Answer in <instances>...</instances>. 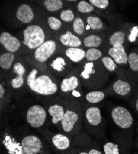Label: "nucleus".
<instances>
[{"label": "nucleus", "instance_id": "nucleus-1", "mask_svg": "<svg viewBox=\"0 0 138 154\" xmlns=\"http://www.w3.org/2000/svg\"><path fill=\"white\" fill-rule=\"evenodd\" d=\"M27 62L30 66V70L27 76L28 91L37 99L58 96L61 80L50 73L45 65Z\"/></svg>", "mask_w": 138, "mask_h": 154}, {"label": "nucleus", "instance_id": "nucleus-2", "mask_svg": "<svg viewBox=\"0 0 138 154\" xmlns=\"http://www.w3.org/2000/svg\"><path fill=\"white\" fill-rule=\"evenodd\" d=\"M43 13L35 2H19L4 9L3 19L9 27L22 29L40 18Z\"/></svg>", "mask_w": 138, "mask_h": 154}, {"label": "nucleus", "instance_id": "nucleus-3", "mask_svg": "<svg viewBox=\"0 0 138 154\" xmlns=\"http://www.w3.org/2000/svg\"><path fill=\"white\" fill-rule=\"evenodd\" d=\"M37 130L47 141L50 149L56 154L70 148L95 147L98 149L100 147L98 143L85 131L78 137L71 138L61 132L54 133L43 128Z\"/></svg>", "mask_w": 138, "mask_h": 154}, {"label": "nucleus", "instance_id": "nucleus-4", "mask_svg": "<svg viewBox=\"0 0 138 154\" xmlns=\"http://www.w3.org/2000/svg\"><path fill=\"white\" fill-rule=\"evenodd\" d=\"M122 22L117 26L111 27L107 33V40L104 51L111 57L118 66L127 68L129 43L127 34Z\"/></svg>", "mask_w": 138, "mask_h": 154}, {"label": "nucleus", "instance_id": "nucleus-5", "mask_svg": "<svg viewBox=\"0 0 138 154\" xmlns=\"http://www.w3.org/2000/svg\"><path fill=\"white\" fill-rule=\"evenodd\" d=\"M24 46L22 56H27L53 36L42 16L17 33Z\"/></svg>", "mask_w": 138, "mask_h": 154}, {"label": "nucleus", "instance_id": "nucleus-6", "mask_svg": "<svg viewBox=\"0 0 138 154\" xmlns=\"http://www.w3.org/2000/svg\"><path fill=\"white\" fill-rule=\"evenodd\" d=\"M82 87L88 91L101 89L108 83L109 73L101 62H88L85 60L77 66Z\"/></svg>", "mask_w": 138, "mask_h": 154}, {"label": "nucleus", "instance_id": "nucleus-7", "mask_svg": "<svg viewBox=\"0 0 138 154\" xmlns=\"http://www.w3.org/2000/svg\"><path fill=\"white\" fill-rule=\"evenodd\" d=\"M81 107L84 131L96 140H105L107 122L100 108L84 102L81 103Z\"/></svg>", "mask_w": 138, "mask_h": 154}, {"label": "nucleus", "instance_id": "nucleus-8", "mask_svg": "<svg viewBox=\"0 0 138 154\" xmlns=\"http://www.w3.org/2000/svg\"><path fill=\"white\" fill-rule=\"evenodd\" d=\"M83 117L81 103L76 100H69L66 112L61 122V133L71 138L81 136L83 131Z\"/></svg>", "mask_w": 138, "mask_h": 154}, {"label": "nucleus", "instance_id": "nucleus-9", "mask_svg": "<svg viewBox=\"0 0 138 154\" xmlns=\"http://www.w3.org/2000/svg\"><path fill=\"white\" fill-rule=\"evenodd\" d=\"M29 70V64L26 59L22 56H19L6 80L13 96L27 88V76Z\"/></svg>", "mask_w": 138, "mask_h": 154}, {"label": "nucleus", "instance_id": "nucleus-10", "mask_svg": "<svg viewBox=\"0 0 138 154\" xmlns=\"http://www.w3.org/2000/svg\"><path fill=\"white\" fill-rule=\"evenodd\" d=\"M58 96L67 100H76L82 103L84 93L77 66L70 74L61 80Z\"/></svg>", "mask_w": 138, "mask_h": 154}, {"label": "nucleus", "instance_id": "nucleus-11", "mask_svg": "<svg viewBox=\"0 0 138 154\" xmlns=\"http://www.w3.org/2000/svg\"><path fill=\"white\" fill-rule=\"evenodd\" d=\"M39 100L45 107L52 125L60 131L61 122L70 100L62 98L59 96L50 98L39 99Z\"/></svg>", "mask_w": 138, "mask_h": 154}, {"label": "nucleus", "instance_id": "nucleus-12", "mask_svg": "<svg viewBox=\"0 0 138 154\" xmlns=\"http://www.w3.org/2000/svg\"><path fill=\"white\" fill-rule=\"evenodd\" d=\"M61 46L53 36L34 50L29 54L24 56L27 62L45 66L53 56L60 52Z\"/></svg>", "mask_w": 138, "mask_h": 154}, {"label": "nucleus", "instance_id": "nucleus-13", "mask_svg": "<svg viewBox=\"0 0 138 154\" xmlns=\"http://www.w3.org/2000/svg\"><path fill=\"white\" fill-rule=\"evenodd\" d=\"M47 70L59 79H63L70 74L76 66L61 53H58L45 63Z\"/></svg>", "mask_w": 138, "mask_h": 154}, {"label": "nucleus", "instance_id": "nucleus-14", "mask_svg": "<svg viewBox=\"0 0 138 154\" xmlns=\"http://www.w3.org/2000/svg\"><path fill=\"white\" fill-rule=\"evenodd\" d=\"M110 117L114 125L119 130L123 131V135L128 134L133 131L134 120L132 113L126 107L118 106L110 110Z\"/></svg>", "mask_w": 138, "mask_h": 154}, {"label": "nucleus", "instance_id": "nucleus-15", "mask_svg": "<svg viewBox=\"0 0 138 154\" xmlns=\"http://www.w3.org/2000/svg\"><path fill=\"white\" fill-rule=\"evenodd\" d=\"M21 142L26 154H51L50 147L47 141L36 134L23 135Z\"/></svg>", "mask_w": 138, "mask_h": 154}, {"label": "nucleus", "instance_id": "nucleus-16", "mask_svg": "<svg viewBox=\"0 0 138 154\" xmlns=\"http://www.w3.org/2000/svg\"><path fill=\"white\" fill-rule=\"evenodd\" d=\"M116 74L117 79L111 85L114 95L129 99L134 93L136 88L134 86L130 80L125 71V68L121 67Z\"/></svg>", "mask_w": 138, "mask_h": 154}, {"label": "nucleus", "instance_id": "nucleus-17", "mask_svg": "<svg viewBox=\"0 0 138 154\" xmlns=\"http://www.w3.org/2000/svg\"><path fill=\"white\" fill-rule=\"evenodd\" d=\"M25 119L30 126L38 130L46 124L48 119V115L43 105L34 104L27 109Z\"/></svg>", "mask_w": 138, "mask_h": 154}, {"label": "nucleus", "instance_id": "nucleus-18", "mask_svg": "<svg viewBox=\"0 0 138 154\" xmlns=\"http://www.w3.org/2000/svg\"><path fill=\"white\" fill-rule=\"evenodd\" d=\"M1 143L6 154H26L23 150L21 139L19 140L8 127H6L2 133Z\"/></svg>", "mask_w": 138, "mask_h": 154}, {"label": "nucleus", "instance_id": "nucleus-19", "mask_svg": "<svg viewBox=\"0 0 138 154\" xmlns=\"http://www.w3.org/2000/svg\"><path fill=\"white\" fill-rule=\"evenodd\" d=\"M0 45L4 51L22 56L24 46L19 38L10 32L3 31L0 34Z\"/></svg>", "mask_w": 138, "mask_h": 154}, {"label": "nucleus", "instance_id": "nucleus-20", "mask_svg": "<svg viewBox=\"0 0 138 154\" xmlns=\"http://www.w3.org/2000/svg\"><path fill=\"white\" fill-rule=\"evenodd\" d=\"M82 16L86 22L88 35L108 32L111 29L110 25L105 22L102 17L97 14H92Z\"/></svg>", "mask_w": 138, "mask_h": 154}, {"label": "nucleus", "instance_id": "nucleus-21", "mask_svg": "<svg viewBox=\"0 0 138 154\" xmlns=\"http://www.w3.org/2000/svg\"><path fill=\"white\" fill-rule=\"evenodd\" d=\"M53 37L63 48H83L82 40L73 33L70 26Z\"/></svg>", "mask_w": 138, "mask_h": 154}, {"label": "nucleus", "instance_id": "nucleus-22", "mask_svg": "<svg viewBox=\"0 0 138 154\" xmlns=\"http://www.w3.org/2000/svg\"><path fill=\"white\" fill-rule=\"evenodd\" d=\"M125 71L134 86L137 88L138 86V47H134L129 51L128 64Z\"/></svg>", "mask_w": 138, "mask_h": 154}, {"label": "nucleus", "instance_id": "nucleus-23", "mask_svg": "<svg viewBox=\"0 0 138 154\" xmlns=\"http://www.w3.org/2000/svg\"><path fill=\"white\" fill-rule=\"evenodd\" d=\"M20 54L11 53L2 51L0 54V69H1V79L6 80L13 67L17 59Z\"/></svg>", "mask_w": 138, "mask_h": 154}, {"label": "nucleus", "instance_id": "nucleus-24", "mask_svg": "<svg viewBox=\"0 0 138 154\" xmlns=\"http://www.w3.org/2000/svg\"><path fill=\"white\" fill-rule=\"evenodd\" d=\"M113 95L114 93H113L110 85L108 87L98 89V90L89 91L84 94L82 102L91 105H97L103 101L106 97Z\"/></svg>", "mask_w": 138, "mask_h": 154}, {"label": "nucleus", "instance_id": "nucleus-25", "mask_svg": "<svg viewBox=\"0 0 138 154\" xmlns=\"http://www.w3.org/2000/svg\"><path fill=\"white\" fill-rule=\"evenodd\" d=\"M35 3L45 13L58 16L59 12L68 5V2L63 0H42Z\"/></svg>", "mask_w": 138, "mask_h": 154}, {"label": "nucleus", "instance_id": "nucleus-26", "mask_svg": "<svg viewBox=\"0 0 138 154\" xmlns=\"http://www.w3.org/2000/svg\"><path fill=\"white\" fill-rule=\"evenodd\" d=\"M108 32L98 33H91L82 38L83 48H99L104 51L105 45Z\"/></svg>", "mask_w": 138, "mask_h": 154}, {"label": "nucleus", "instance_id": "nucleus-27", "mask_svg": "<svg viewBox=\"0 0 138 154\" xmlns=\"http://www.w3.org/2000/svg\"><path fill=\"white\" fill-rule=\"evenodd\" d=\"M42 17L45 20L48 29L53 33V36L56 35L62 31L69 27V25L63 22L58 16L48 14L44 12Z\"/></svg>", "mask_w": 138, "mask_h": 154}, {"label": "nucleus", "instance_id": "nucleus-28", "mask_svg": "<svg viewBox=\"0 0 138 154\" xmlns=\"http://www.w3.org/2000/svg\"><path fill=\"white\" fill-rule=\"evenodd\" d=\"M60 53L67 57L76 66L85 59V49L83 48H63Z\"/></svg>", "mask_w": 138, "mask_h": 154}, {"label": "nucleus", "instance_id": "nucleus-29", "mask_svg": "<svg viewBox=\"0 0 138 154\" xmlns=\"http://www.w3.org/2000/svg\"><path fill=\"white\" fill-rule=\"evenodd\" d=\"M13 96L8 82L1 79L0 83V105H1L2 114L8 108L11 102L12 97Z\"/></svg>", "mask_w": 138, "mask_h": 154}, {"label": "nucleus", "instance_id": "nucleus-30", "mask_svg": "<svg viewBox=\"0 0 138 154\" xmlns=\"http://www.w3.org/2000/svg\"><path fill=\"white\" fill-rule=\"evenodd\" d=\"M69 26L73 33L80 37L82 40L83 38L88 35L86 22L82 16L79 14L78 12H77L76 18Z\"/></svg>", "mask_w": 138, "mask_h": 154}, {"label": "nucleus", "instance_id": "nucleus-31", "mask_svg": "<svg viewBox=\"0 0 138 154\" xmlns=\"http://www.w3.org/2000/svg\"><path fill=\"white\" fill-rule=\"evenodd\" d=\"M76 15L77 11L74 6L68 5L59 12L58 16L63 22L68 25H70L76 18Z\"/></svg>", "mask_w": 138, "mask_h": 154}, {"label": "nucleus", "instance_id": "nucleus-32", "mask_svg": "<svg viewBox=\"0 0 138 154\" xmlns=\"http://www.w3.org/2000/svg\"><path fill=\"white\" fill-rule=\"evenodd\" d=\"M129 44L138 46V25L130 22H123Z\"/></svg>", "mask_w": 138, "mask_h": 154}, {"label": "nucleus", "instance_id": "nucleus-33", "mask_svg": "<svg viewBox=\"0 0 138 154\" xmlns=\"http://www.w3.org/2000/svg\"><path fill=\"white\" fill-rule=\"evenodd\" d=\"M59 154H104L99 149L95 147H74L62 151Z\"/></svg>", "mask_w": 138, "mask_h": 154}, {"label": "nucleus", "instance_id": "nucleus-34", "mask_svg": "<svg viewBox=\"0 0 138 154\" xmlns=\"http://www.w3.org/2000/svg\"><path fill=\"white\" fill-rule=\"evenodd\" d=\"M102 66L105 68V69L109 73H117L120 69L122 67L115 62L109 56L105 54L101 59H100Z\"/></svg>", "mask_w": 138, "mask_h": 154}, {"label": "nucleus", "instance_id": "nucleus-35", "mask_svg": "<svg viewBox=\"0 0 138 154\" xmlns=\"http://www.w3.org/2000/svg\"><path fill=\"white\" fill-rule=\"evenodd\" d=\"M105 53L99 48H89L85 49V59L88 62L100 61L105 55Z\"/></svg>", "mask_w": 138, "mask_h": 154}, {"label": "nucleus", "instance_id": "nucleus-36", "mask_svg": "<svg viewBox=\"0 0 138 154\" xmlns=\"http://www.w3.org/2000/svg\"><path fill=\"white\" fill-rule=\"evenodd\" d=\"M89 2L96 9L102 11H110L112 4V2L109 0H89Z\"/></svg>", "mask_w": 138, "mask_h": 154}, {"label": "nucleus", "instance_id": "nucleus-37", "mask_svg": "<svg viewBox=\"0 0 138 154\" xmlns=\"http://www.w3.org/2000/svg\"><path fill=\"white\" fill-rule=\"evenodd\" d=\"M120 144L113 142H107L103 146L104 154H120Z\"/></svg>", "mask_w": 138, "mask_h": 154}, {"label": "nucleus", "instance_id": "nucleus-38", "mask_svg": "<svg viewBox=\"0 0 138 154\" xmlns=\"http://www.w3.org/2000/svg\"><path fill=\"white\" fill-rule=\"evenodd\" d=\"M129 104L138 118V86L133 94L129 99Z\"/></svg>", "mask_w": 138, "mask_h": 154}, {"label": "nucleus", "instance_id": "nucleus-39", "mask_svg": "<svg viewBox=\"0 0 138 154\" xmlns=\"http://www.w3.org/2000/svg\"><path fill=\"white\" fill-rule=\"evenodd\" d=\"M136 145L137 147H138V137H137V139L136 140Z\"/></svg>", "mask_w": 138, "mask_h": 154}]
</instances>
